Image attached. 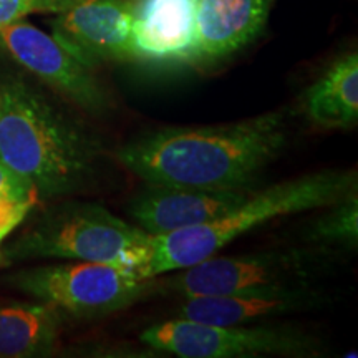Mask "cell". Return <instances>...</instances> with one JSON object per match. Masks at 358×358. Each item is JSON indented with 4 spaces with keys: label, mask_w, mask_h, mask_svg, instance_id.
Here are the masks:
<instances>
[{
    "label": "cell",
    "mask_w": 358,
    "mask_h": 358,
    "mask_svg": "<svg viewBox=\"0 0 358 358\" xmlns=\"http://www.w3.org/2000/svg\"><path fill=\"white\" fill-rule=\"evenodd\" d=\"M0 198L38 199V194L32 182L22 178L19 173L13 171L0 159Z\"/></svg>",
    "instance_id": "d6986e66"
},
{
    "label": "cell",
    "mask_w": 358,
    "mask_h": 358,
    "mask_svg": "<svg viewBox=\"0 0 358 358\" xmlns=\"http://www.w3.org/2000/svg\"><path fill=\"white\" fill-rule=\"evenodd\" d=\"M10 284L75 319L110 315L155 290V279L122 262L73 261L34 267L13 275Z\"/></svg>",
    "instance_id": "5b68a950"
},
{
    "label": "cell",
    "mask_w": 358,
    "mask_h": 358,
    "mask_svg": "<svg viewBox=\"0 0 358 358\" xmlns=\"http://www.w3.org/2000/svg\"><path fill=\"white\" fill-rule=\"evenodd\" d=\"M37 199L0 198V245L3 239L27 217Z\"/></svg>",
    "instance_id": "ac0fdd59"
},
{
    "label": "cell",
    "mask_w": 358,
    "mask_h": 358,
    "mask_svg": "<svg viewBox=\"0 0 358 358\" xmlns=\"http://www.w3.org/2000/svg\"><path fill=\"white\" fill-rule=\"evenodd\" d=\"M0 45L24 69L80 108L95 115L110 108V98L92 73V66L78 60L53 35L17 20L0 29Z\"/></svg>",
    "instance_id": "ba28073f"
},
{
    "label": "cell",
    "mask_w": 358,
    "mask_h": 358,
    "mask_svg": "<svg viewBox=\"0 0 358 358\" xmlns=\"http://www.w3.org/2000/svg\"><path fill=\"white\" fill-rule=\"evenodd\" d=\"M306 113L324 128H345L358 118V55L340 57L308 88Z\"/></svg>",
    "instance_id": "9a60e30c"
},
{
    "label": "cell",
    "mask_w": 358,
    "mask_h": 358,
    "mask_svg": "<svg viewBox=\"0 0 358 358\" xmlns=\"http://www.w3.org/2000/svg\"><path fill=\"white\" fill-rule=\"evenodd\" d=\"M75 0H0V29L32 13H60Z\"/></svg>",
    "instance_id": "e0dca14e"
},
{
    "label": "cell",
    "mask_w": 358,
    "mask_h": 358,
    "mask_svg": "<svg viewBox=\"0 0 358 358\" xmlns=\"http://www.w3.org/2000/svg\"><path fill=\"white\" fill-rule=\"evenodd\" d=\"M329 249H285L248 256H209L168 277H155V289L181 299L203 295L257 292L307 284L308 277L325 259Z\"/></svg>",
    "instance_id": "8992f818"
},
{
    "label": "cell",
    "mask_w": 358,
    "mask_h": 358,
    "mask_svg": "<svg viewBox=\"0 0 358 358\" xmlns=\"http://www.w3.org/2000/svg\"><path fill=\"white\" fill-rule=\"evenodd\" d=\"M140 338L153 350L181 358L303 357L319 348L317 338L290 327L209 325L179 317L150 327Z\"/></svg>",
    "instance_id": "52a82bcc"
},
{
    "label": "cell",
    "mask_w": 358,
    "mask_h": 358,
    "mask_svg": "<svg viewBox=\"0 0 358 358\" xmlns=\"http://www.w3.org/2000/svg\"><path fill=\"white\" fill-rule=\"evenodd\" d=\"M55 15L52 35L85 65L133 60V12L128 0H75Z\"/></svg>",
    "instance_id": "9c48e42d"
},
{
    "label": "cell",
    "mask_w": 358,
    "mask_h": 358,
    "mask_svg": "<svg viewBox=\"0 0 358 358\" xmlns=\"http://www.w3.org/2000/svg\"><path fill=\"white\" fill-rule=\"evenodd\" d=\"M248 194L148 185L129 204V216L146 234L164 236L221 217Z\"/></svg>",
    "instance_id": "8fae6325"
},
{
    "label": "cell",
    "mask_w": 358,
    "mask_h": 358,
    "mask_svg": "<svg viewBox=\"0 0 358 358\" xmlns=\"http://www.w3.org/2000/svg\"><path fill=\"white\" fill-rule=\"evenodd\" d=\"M357 192V173L327 169L277 182L249 194L221 217L171 234L151 236L146 275L169 274L214 256L237 237L272 219L330 208Z\"/></svg>",
    "instance_id": "3957f363"
},
{
    "label": "cell",
    "mask_w": 358,
    "mask_h": 358,
    "mask_svg": "<svg viewBox=\"0 0 358 358\" xmlns=\"http://www.w3.org/2000/svg\"><path fill=\"white\" fill-rule=\"evenodd\" d=\"M64 315L45 302L0 306V357L25 358L53 350Z\"/></svg>",
    "instance_id": "5bb4252c"
},
{
    "label": "cell",
    "mask_w": 358,
    "mask_h": 358,
    "mask_svg": "<svg viewBox=\"0 0 358 358\" xmlns=\"http://www.w3.org/2000/svg\"><path fill=\"white\" fill-rule=\"evenodd\" d=\"M98 156V143L40 93L22 82L0 85V159L38 196L57 198L82 187Z\"/></svg>",
    "instance_id": "7a4b0ae2"
},
{
    "label": "cell",
    "mask_w": 358,
    "mask_h": 358,
    "mask_svg": "<svg viewBox=\"0 0 358 358\" xmlns=\"http://www.w3.org/2000/svg\"><path fill=\"white\" fill-rule=\"evenodd\" d=\"M272 0H198L196 60H221L256 40Z\"/></svg>",
    "instance_id": "4fadbf2b"
},
{
    "label": "cell",
    "mask_w": 358,
    "mask_h": 358,
    "mask_svg": "<svg viewBox=\"0 0 358 358\" xmlns=\"http://www.w3.org/2000/svg\"><path fill=\"white\" fill-rule=\"evenodd\" d=\"M324 301L308 284L257 292L189 297L178 307L179 319L209 325H245L307 310Z\"/></svg>",
    "instance_id": "7c38bea8"
},
{
    "label": "cell",
    "mask_w": 358,
    "mask_h": 358,
    "mask_svg": "<svg viewBox=\"0 0 358 358\" xmlns=\"http://www.w3.org/2000/svg\"><path fill=\"white\" fill-rule=\"evenodd\" d=\"M287 118L267 111L229 124L156 129L123 145L116 159L148 185L250 191L285 148Z\"/></svg>",
    "instance_id": "6da1fadb"
},
{
    "label": "cell",
    "mask_w": 358,
    "mask_h": 358,
    "mask_svg": "<svg viewBox=\"0 0 358 358\" xmlns=\"http://www.w3.org/2000/svg\"><path fill=\"white\" fill-rule=\"evenodd\" d=\"M325 216L317 219L307 232V239L317 245H345L355 249L358 244V194L348 196L330 206Z\"/></svg>",
    "instance_id": "2e32d148"
},
{
    "label": "cell",
    "mask_w": 358,
    "mask_h": 358,
    "mask_svg": "<svg viewBox=\"0 0 358 358\" xmlns=\"http://www.w3.org/2000/svg\"><path fill=\"white\" fill-rule=\"evenodd\" d=\"M150 241L151 236L136 224L123 221L103 206L80 203L65 206L45 217L12 245L10 256L122 262L146 275Z\"/></svg>",
    "instance_id": "277c9868"
},
{
    "label": "cell",
    "mask_w": 358,
    "mask_h": 358,
    "mask_svg": "<svg viewBox=\"0 0 358 358\" xmlns=\"http://www.w3.org/2000/svg\"><path fill=\"white\" fill-rule=\"evenodd\" d=\"M198 0H134L131 2L133 60L181 64L196 60Z\"/></svg>",
    "instance_id": "30bf717a"
}]
</instances>
